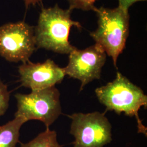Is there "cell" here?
Masks as SVG:
<instances>
[{
	"label": "cell",
	"mask_w": 147,
	"mask_h": 147,
	"mask_svg": "<svg viewBox=\"0 0 147 147\" xmlns=\"http://www.w3.org/2000/svg\"><path fill=\"white\" fill-rule=\"evenodd\" d=\"M69 4L70 10L74 9H81L83 11H93L96 8L95 7V2L96 0H67Z\"/></svg>",
	"instance_id": "obj_12"
},
{
	"label": "cell",
	"mask_w": 147,
	"mask_h": 147,
	"mask_svg": "<svg viewBox=\"0 0 147 147\" xmlns=\"http://www.w3.org/2000/svg\"><path fill=\"white\" fill-rule=\"evenodd\" d=\"M15 98L17 110L15 117L25 121H41L47 128L56 121L62 113L60 93L55 86L32 90L31 93H16Z\"/></svg>",
	"instance_id": "obj_4"
},
{
	"label": "cell",
	"mask_w": 147,
	"mask_h": 147,
	"mask_svg": "<svg viewBox=\"0 0 147 147\" xmlns=\"http://www.w3.org/2000/svg\"><path fill=\"white\" fill-rule=\"evenodd\" d=\"M95 94L106 111H113L118 115L124 112L136 118L138 132L147 135V128L138 116L141 107L147 108V96L141 88L117 71L116 79L105 86L97 88Z\"/></svg>",
	"instance_id": "obj_2"
},
{
	"label": "cell",
	"mask_w": 147,
	"mask_h": 147,
	"mask_svg": "<svg viewBox=\"0 0 147 147\" xmlns=\"http://www.w3.org/2000/svg\"><path fill=\"white\" fill-rule=\"evenodd\" d=\"M20 147H61V146L57 141L56 131L47 128L45 131L39 134L31 141L21 144Z\"/></svg>",
	"instance_id": "obj_10"
},
{
	"label": "cell",
	"mask_w": 147,
	"mask_h": 147,
	"mask_svg": "<svg viewBox=\"0 0 147 147\" xmlns=\"http://www.w3.org/2000/svg\"><path fill=\"white\" fill-rule=\"evenodd\" d=\"M68 117L74 147H103L111 142L112 126L104 113H76Z\"/></svg>",
	"instance_id": "obj_6"
},
{
	"label": "cell",
	"mask_w": 147,
	"mask_h": 147,
	"mask_svg": "<svg viewBox=\"0 0 147 147\" xmlns=\"http://www.w3.org/2000/svg\"><path fill=\"white\" fill-rule=\"evenodd\" d=\"M22 86L32 90L45 89L60 84L65 75L63 68L53 60L47 59L43 63H32L30 61L18 67Z\"/></svg>",
	"instance_id": "obj_8"
},
{
	"label": "cell",
	"mask_w": 147,
	"mask_h": 147,
	"mask_svg": "<svg viewBox=\"0 0 147 147\" xmlns=\"http://www.w3.org/2000/svg\"><path fill=\"white\" fill-rule=\"evenodd\" d=\"M106 60V53L96 43L84 50L75 47L69 53L68 64L63 70L65 75L81 81V91L86 84L100 79Z\"/></svg>",
	"instance_id": "obj_7"
},
{
	"label": "cell",
	"mask_w": 147,
	"mask_h": 147,
	"mask_svg": "<svg viewBox=\"0 0 147 147\" xmlns=\"http://www.w3.org/2000/svg\"><path fill=\"white\" fill-rule=\"evenodd\" d=\"M42 1V0H24L27 7H28L29 5H35L36 4L39 3Z\"/></svg>",
	"instance_id": "obj_14"
},
{
	"label": "cell",
	"mask_w": 147,
	"mask_h": 147,
	"mask_svg": "<svg viewBox=\"0 0 147 147\" xmlns=\"http://www.w3.org/2000/svg\"><path fill=\"white\" fill-rule=\"evenodd\" d=\"M10 93L7 86L5 84L0 77V117L5 115L9 107Z\"/></svg>",
	"instance_id": "obj_11"
},
{
	"label": "cell",
	"mask_w": 147,
	"mask_h": 147,
	"mask_svg": "<svg viewBox=\"0 0 147 147\" xmlns=\"http://www.w3.org/2000/svg\"><path fill=\"white\" fill-rule=\"evenodd\" d=\"M26 122L22 118L15 117L0 126V147H16L19 141L21 126Z\"/></svg>",
	"instance_id": "obj_9"
},
{
	"label": "cell",
	"mask_w": 147,
	"mask_h": 147,
	"mask_svg": "<svg viewBox=\"0 0 147 147\" xmlns=\"http://www.w3.org/2000/svg\"><path fill=\"white\" fill-rule=\"evenodd\" d=\"M71 10L63 9L57 4L43 8L40 13L34 36L37 49L42 48L61 54H69L76 47L69 42L71 27L81 30L82 26L71 19Z\"/></svg>",
	"instance_id": "obj_1"
},
{
	"label": "cell",
	"mask_w": 147,
	"mask_h": 147,
	"mask_svg": "<svg viewBox=\"0 0 147 147\" xmlns=\"http://www.w3.org/2000/svg\"><path fill=\"white\" fill-rule=\"evenodd\" d=\"M36 49L34 27L24 21L0 26V55L7 61L26 63Z\"/></svg>",
	"instance_id": "obj_5"
},
{
	"label": "cell",
	"mask_w": 147,
	"mask_h": 147,
	"mask_svg": "<svg viewBox=\"0 0 147 147\" xmlns=\"http://www.w3.org/2000/svg\"><path fill=\"white\" fill-rule=\"evenodd\" d=\"M147 0H118L119 5L122 9L128 11L129 8L135 2L138 1H146Z\"/></svg>",
	"instance_id": "obj_13"
},
{
	"label": "cell",
	"mask_w": 147,
	"mask_h": 147,
	"mask_svg": "<svg viewBox=\"0 0 147 147\" xmlns=\"http://www.w3.org/2000/svg\"><path fill=\"white\" fill-rule=\"evenodd\" d=\"M94 11L98 17V28L90 32V35L96 44L112 57L117 68V59L125 47L129 36V13L119 7L113 9L96 7Z\"/></svg>",
	"instance_id": "obj_3"
}]
</instances>
